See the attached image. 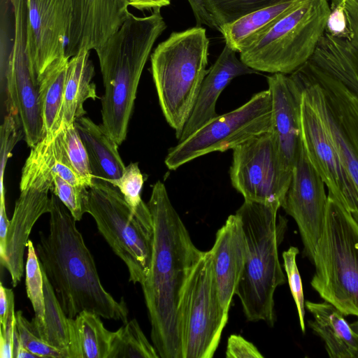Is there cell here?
<instances>
[{
    "label": "cell",
    "mask_w": 358,
    "mask_h": 358,
    "mask_svg": "<svg viewBox=\"0 0 358 358\" xmlns=\"http://www.w3.org/2000/svg\"><path fill=\"white\" fill-rule=\"evenodd\" d=\"M69 358H108L113 332L108 330L100 316L83 310L68 317Z\"/></svg>",
    "instance_id": "27"
},
{
    "label": "cell",
    "mask_w": 358,
    "mask_h": 358,
    "mask_svg": "<svg viewBox=\"0 0 358 358\" xmlns=\"http://www.w3.org/2000/svg\"><path fill=\"white\" fill-rule=\"evenodd\" d=\"M56 176L73 185L87 187L70 162L64 144L62 125L56 133L45 134L31 148L22 169L20 191L29 187L52 190Z\"/></svg>",
    "instance_id": "22"
},
{
    "label": "cell",
    "mask_w": 358,
    "mask_h": 358,
    "mask_svg": "<svg viewBox=\"0 0 358 358\" xmlns=\"http://www.w3.org/2000/svg\"><path fill=\"white\" fill-rule=\"evenodd\" d=\"M226 357L228 358H263L257 347L241 335L232 334L227 341Z\"/></svg>",
    "instance_id": "40"
},
{
    "label": "cell",
    "mask_w": 358,
    "mask_h": 358,
    "mask_svg": "<svg viewBox=\"0 0 358 358\" xmlns=\"http://www.w3.org/2000/svg\"><path fill=\"white\" fill-rule=\"evenodd\" d=\"M193 14L194 15L196 26H201L205 24L211 29H215L220 31V28L217 24L214 22L211 16L206 10L203 0H187Z\"/></svg>",
    "instance_id": "43"
},
{
    "label": "cell",
    "mask_w": 358,
    "mask_h": 358,
    "mask_svg": "<svg viewBox=\"0 0 358 358\" xmlns=\"http://www.w3.org/2000/svg\"><path fill=\"white\" fill-rule=\"evenodd\" d=\"M280 207L245 201L236 210L247 242L244 269L235 295L241 301L246 319L275 322L274 293L286 282L278 257V246L287 227L285 217L279 216Z\"/></svg>",
    "instance_id": "4"
},
{
    "label": "cell",
    "mask_w": 358,
    "mask_h": 358,
    "mask_svg": "<svg viewBox=\"0 0 358 358\" xmlns=\"http://www.w3.org/2000/svg\"><path fill=\"white\" fill-rule=\"evenodd\" d=\"M52 191L69 210L76 221H80L83 215L86 213L87 188L73 185L59 176H56L54 178Z\"/></svg>",
    "instance_id": "38"
},
{
    "label": "cell",
    "mask_w": 358,
    "mask_h": 358,
    "mask_svg": "<svg viewBox=\"0 0 358 358\" xmlns=\"http://www.w3.org/2000/svg\"><path fill=\"white\" fill-rule=\"evenodd\" d=\"M85 212L92 215L100 234L125 264L129 281L141 285L148 274L152 254L153 222L148 206L135 213L116 187L94 178L87 192Z\"/></svg>",
    "instance_id": "7"
},
{
    "label": "cell",
    "mask_w": 358,
    "mask_h": 358,
    "mask_svg": "<svg viewBox=\"0 0 358 358\" xmlns=\"http://www.w3.org/2000/svg\"><path fill=\"white\" fill-rule=\"evenodd\" d=\"M301 0H287L249 13L220 28L225 45L236 52L255 41Z\"/></svg>",
    "instance_id": "28"
},
{
    "label": "cell",
    "mask_w": 358,
    "mask_h": 358,
    "mask_svg": "<svg viewBox=\"0 0 358 358\" xmlns=\"http://www.w3.org/2000/svg\"><path fill=\"white\" fill-rule=\"evenodd\" d=\"M64 141L70 162L85 185L89 188L94 180L86 148L74 123H62Z\"/></svg>",
    "instance_id": "34"
},
{
    "label": "cell",
    "mask_w": 358,
    "mask_h": 358,
    "mask_svg": "<svg viewBox=\"0 0 358 358\" xmlns=\"http://www.w3.org/2000/svg\"><path fill=\"white\" fill-rule=\"evenodd\" d=\"M324 185L302 144L281 207L295 221L303 245V254L311 262L324 225L327 203Z\"/></svg>",
    "instance_id": "15"
},
{
    "label": "cell",
    "mask_w": 358,
    "mask_h": 358,
    "mask_svg": "<svg viewBox=\"0 0 358 358\" xmlns=\"http://www.w3.org/2000/svg\"><path fill=\"white\" fill-rule=\"evenodd\" d=\"M69 58L53 63L38 82V96L44 136L56 133L62 127L59 115L63 103Z\"/></svg>",
    "instance_id": "29"
},
{
    "label": "cell",
    "mask_w": 358,
    "mask_h": 358,
    "mask_svg": "<svg viewBox=\"0 0 358 358\" xmlns=\"http://www.w3.org/2000/svg\"><path fill=\"white\" fill-rule=\"evenodd\" d=\"M287 0H203L204 8L220 28L259 9Z\"/></svg>",
    "instance_id": "33"
},
{
    "label": "cell",
    "mask_w": 358,
    "mask_h": 358,
    "mask_svg": "<svg viewBox=\"0 0 358 358\" xmlns=\"http://www.w3.org/2000/svg\"><path fill=\"white\" fill-rule=\"evenodd\" d=\"M299 253L298 248L291 246L282 252V256L290 292L296 306L301 329L304 333L306 306L301 278L296 264V257Z\"/></svg>",
    "instance_id": "37"
},
{
    "label": "cell",
    "mask_w": 358,
    "mask_h": 358,
    "mask_svg": "<svg viewBox=\"0 0 358 358\" xmlns=\"http://www.w3.org/2000/svg\"><path fill=\"white\" fill-rule=\"evenodd\" d=\"M74 124L86 148L94 178L109 182L118 179L125 166L118 152V144L102 125L87 117L78 118Z\"/></svg>",
    "instance_id": "25"
},
{
    "label": "cell",
    "mask_w": 358,
    "mask_h": 358,
    "mask_svg": "<svg viewBox=\"0 0 358 358\" xmlns=\"http://www.w3.org/2000/svg\"><path fill=\"white\" fill-rule=\"evenodd\" d=\"M66 1L71 10L66 45L69 59L83 50H98L131 14L127 0Z\"/></svg>",
    "instance_id": "18"
},
{
    "label": "cell",
    "mask_w": 358,
    "mask_h": 358,
    "mask_svg": "<svg viewBox=\"0 0 358 358\" xmlns=\"http://www.w3.org/2000/svg\"><path fill=\"white\" fill-rule=\"evenodd\" d=\"M24 138L20 117L8 113L4 115L0 127L1 141V169H0V193L1 200H5L3 176L8 159L16 143Z\"/></svg>",
    "instance_id": "35"
},
{
    "label": "cell",
    "mask_w": 358,
    "mask_h": 358,
    "mask_svg": "<svg viewBox=\"0 0 358 358\" xmlns=\"http://www.w3.org/2000/svg\"><path fill=\"white\" fill-rule=\"evenodd\" d=\"M147 204L153 222L152 254L148 274L141 285L151 340L160 358H182L180 303L203 251L193 243L162 182L153 185Z\"/></svg>",
    "instance_id": "1"
},
{
    "label": "cell",
    "mask_w": 358,
    "mask_h": 358,
    "mask_svg": "<svg viewBox=\"0 0 358 358\" xmlns=\"http://www.w3.org/2000/svg\"><path fill=\"white\" fill-rule=\"evenodd\" d=\"M166 28L159 10L144 17L131 13L96 50L104 87L101 125L118 145L127 137L143 68L155 42Z\"/></svg>",
    "instance_id": "3"
},
{
    "label": "cell",
    "mask_w": 358,
    "mask_h": 358,
    "mask_svg": "<svg viewBox=\"0 0 358 358\" xmlns=\"http://www.w3.org/2000/svg\"><path fill=\"white\" fill-rule=\"evenodd\" d=\"M290 76L310 96L358 196V94L307 63ZM353 220L358 225V211Z\"/></svg>",
    "instance_id": "10"
},
{
    "label": "cell",
    "mask_w": 358,
    "mask_h": 358,
    "mask_svg": "<svg viewBox=\"0 0 358 358\" xmlns=\"http://www.w3.org/2000/svg\"><path fill=\"white\" fill-rule=\"evenodd\" d=\"M50 198L48 233H39L35 249L64 312L75 318L87 310L126 323L129 310L124 298L117 301L103 287L76 220L55 194Z\"/></svg>",
    "instance_id": "2"
},
{
    "label": "cell",
    "mask_w": 358,
    "mask_h": 358,
    "mask_svg": "<svg viewBox=\"0 0 358 358\" xmlns=\"http://www.w3.org/2000/svg\"><path fill=\"white\" fill-rule=\"evenodd\" d=\"M94 68L90 59V51L83 50L72 57L66 71L63 103L59 122L72 124L86 112L83 104L88 99L97 97L96 85L92 81Z\"/></svg>",
    "instance_id": "26"
},
{
    "label": "cell",
    "mask_w": 358,
    "mask_h": 358,
    "mask_svg": "<svg viewBox=\"0 0 358 358\" xmlns=\"http://www.w3.org/2000/svg\"><path fill=\"white\" fill-rule=\"evenodd\" d=\"M208 48L206 29L196 26L172 32L150 56L159 105L178 140L208 73Z\"/></svg>",
    "instance_id": "5"
},
{
    "label": "cell",
    "mask_w": 358,
    "mask_h": 358,
    "mask_svg": "<svg viewBox=\"0 0 358 358\" xmlns=\"http://www.w3.org/2000/svg\"><path fill=\"white\" fill-rule=\"evenodd\" d=\"M143 182V176L138 163L135 162L125 166L122 176L110 183L120 190L127 203L136 213L145 204L141 196Z\"/></svg>",
    "instance_id": "39"
},
{
    "label": "cell",
    "mask_w": 358,
    "mask_h": 358,
    "mask_svg": "<svg viewBox=\"0 0 358 358\" xmlns=\"http://www.w3.org/2000/svg\"><path fill=\"white\" fill-rule=\"evenodd\" d=\"M42 272L45 312L43 326L38 335L45 343L61 351L65 358H69L68 317L62 308L45 272L43 270Z\"/></svg>",
    "instance_id": "30"
},
{
    "label": "cell",
    "mask_w": 358,
    "mask_h": 358,
    "mask_svg": "<svg viewBox=\"0 0 358 358\" xmlns=\"http://www.w3.org/2000/svg\"><path fill=\"white\" fill-rule=\"evenodd\" d=\"M129 6L140 10H160L170 4L171 0H127Z\"/></svg>",
    "instance_id": "44"
},
{
    "label": "cell",
    "mask_w": 358,
    "mask_h": 358,
    "mask_svg": "<svg viewBox=\"0 0 358 358\" xmlns=\"http://www.w3.org/2000/svg\"><path fill=\"white\" fill-rule=\"evenodd\" d=\"M13 358H39L29 351L21 342L16 330L15 331V343Z\"/></svg>",
    "instance_id": "46"
},
{
    "label": "cell",
    "mask_w": 358,
    "mask_h": 358,
    "mask_svg": "<svg viewBox=\"0 0 358 358\" xmlns=\"http://www.w3.org/2000/svg\"><path fill=\"white\" fill-rule=\"evenodd\" d=\"M27 52L38 84L46 70L66 56L71 10L66 0H27Z\"/></svg>",
    "instance_id": "17"
},
{
    "label": "cell",
    "mask_w": 358,
    "mask_h": 358,
    "mask_svg": "<svg viewBox=\"0 0 358 358\" xmlns=\"http://www.w3.org/2000/svg\"><path fill=\"white\" fill-rule=\"evenodd\" d=\"M14 309V306L10 309L6 328L0 329V358H13L15 331Z\"/></svg>",
    "instance_id": "41"
},
{
    "label": "cell",
    "mask_w": 358,
    "mask_h": 358,
    "mask_svg": "<svg viewBox=\"0 0 358 358\" xmlns=\"http://www.w3.org/2000/svg\"><path fill=\"white\" fill-rule=\"evenodd\" d=\"M27 248V255L25 264L26 292L35 313L31 322L34 329L38 334L43 326L45 312L43 275L35 247L31 240L28 241Z\"/></svg>",
    "instance_id": "32"
},
{
    "label": "cell",
    "mask_w": 358,
    "mask_h": 358,
    "mask_svg": "<svg viewBox=\"0 0 358 358\" xmlns=\"http://www.w3.org/2000/svg\"><path fill=\"white\" fill-rule=\"evenodd\" d=\"M333 1L339 6V14L306 62L358 94V0Z\"/></svg>",
    "instance_id": "16"
},
{
    "label": "cell",
    "mask_w": 358,
    "mask_h": 358,
    "mask_svg": "<svg viewBox=\"0 0 358 358\" xmlns=\"http://www.w3.org/2000/svg\"><path fill=\"white\" fill-rule=\"evenodd\" d=\"M10 220L7 216L6 200L0 201V251L3 250L8 233Z\"/></svg>",
    "instance_id": "45"
},
{
    "label": "cell",
    "mask_w": 358,
    "mask_h": 358,
    "mask_svg": "<svg viewBox=\"0 0 358 358\" xmlns=\"http://www.w3.org/2000/svg\"><path fill=\"white\" fill-rule=\"evenodd\" d=\"M271 99V131L281 155L293 169L302 147L301 114L303 88L290 75L267 77Z\"/></svg>",
    "instance_id": "19"
},
{
    "label": "cell",
    "mask_w": 358,
    "mask_h": 358,
    "mask_svg": "<svg viewBox=\"0 0 358 358\" xmlns=\"http://www.w3.org/2000/svg\"><path fill=\"white\" fill-rule=\"evenodd\" d=\"M313 317L309 326L324 341L331 358H358V320L349 324L342 312L328 301H305Z\"/></svg>",
    "instance_id": "24"
},
{
    "label": "cell",
    "mask_w": 358,
    "mask_h": 358,
    "mask_svg": "<svg viewBox=\"0 0 358 358\" xmlns=\"http://www.w3.org/2000/svg\"><path fill=\"white\" fill-rule=\"evenodd\" d=\"M9 1L13 7L14 38L1 82L2 100L6 114L20 117L24 139L32 148L43 138L44 132L38 84L27 52V0Z\"/></svg>",
    "instance_id": "13"
},
{
    "label": "cell",
    "mask_w": 358,
    "mask_h": 358,
    "mask_svg": "<svg viewBox=\"0 0 358 358\" xmlns=\"http://www.w3.org/2000/svg\"><path fill=\"white\" fill-rule=\"evenodd\" d=\"M14 294L11 289L0 284V329L6 327L10 308L14 306Z\"/></svg>",
    "instance_id": "42"
},
{
    "label": "cell",
    "mask_w": 358,
    "mask_h": 358,
    "mask_svg": "<svg viewBox=\"0 0 358 358\" xmlns=\"http://www.w3.org/2000/svg\"><path fill=\"white\" fill-rule=\"evenodd\" d=\"M154 347L132 319L113 332L108 358H159Z\"/></svg>",
    "instance_id": "31"
},
{
    "label": "cell",
    "mask_w": 358,
    "mask_h": 358,
    "mask_svg": "<svg viewBox=\"0 0 358 358\" xmlns=\"http://www.w3.org/2000/svg\"><path fill=\"white\" fill-rule=\"evenodd\" d=\"M256 72L237 58L236 51L225 45L215 63L208 69L178 142L184 141L218 115L215 110L217 101L234 78Z\"/></svg>",
    "instance_id": "23"
},
{
    "label": "cell",
    "mask_w": 358,
    "mask_h": 358,
    "mask_svg": "<svg viewBox=\"0 0 358 358\" xmlns=\"http://www.w3.org/2000/svg\"><path fill=\"white\" fill-rule=\"evenodd\" d=\"M228 315L219 298L211 251H205L188 278L180 303L182 358L213 357Z\"/></svg>",
    "instance_id": "9"
},
{
    "label": "cell",
    "mask_w": 358,
    "mask_h": 358,
    "mask_svg": "<svg viewBox=\"0 0 358 358\" xmlns=\"http://www.w3.org/2000/svg\"><path fill=\"white\" fill-rule=\"evenodd\" d=\"M329 14V0H301L243 49L240 59L257 71L292 73L313 55Z\"/></svg>",
    "instance_id": "8"
},
{
    "label": "cell",
    "mask_w": 358,
    "mask_h": 358,
    "mask_svg": "<svg viewBox=\"0 0 358 358\" xmlns=\"http://www.w3.org/2000/svg\"><path fill=\"white\" fill-rule=\"evenodd\" d=\"M312 262V287L345 316L358 317V225L331 192Z\"/></svg>",
    "instance_id": "6"
},
{
    "label": "cell",
    "mask_w": 358,
    "mask_h": 358,
    "mask_svg": "<svg viewBox=\"0 0 358 358\" xmlns=\"http://www.w3.org/2000/svg\"><path fill=\"white\" fill-rule=\"evenodd\" d=\"M301 127L302 144L311 164L322 178L328 192L338 199L353 218L358 211L357 191L322 117L303 88Z\"/></svg>",
    "instance_id": "14"
},
{
    "label": "cell",
    "mask_w": 358,
    "mask_h": 358,
    "mask_svg": "<svg viewBox=\"0 0 358 358\" xmlns=\"http://www.w3.org/2000/svg\"><path fill=\"white\" fill-rule=\"evenodd\" d=\"M271 129V99L268 90L227 113L217 115L186 139L171 148L165 158L176 170L197 157L213 152L234 149L248 139Z\"/></svg>",
    "instance_id": "11"
},
{
    "label": "cell",
    "mask_w": 358,
    "mask_h": 358,
    "mask_svg": "<svg viewBox=\"0 0 358 358\" xmlns=\"http://www.w3.org/2000/svg\"><path fill=\"white\" fill-rule=\"evenodd\" d=\"M15 330L22 343L39 358H65L59 350L45 343L35 331L21 310L15 312Z\"/></svg>",
    "instance_id": "36"
},
{
    "label": "cell",
    "mask_w": 358,
    "mask_h": 358,
    "mask_svg": "<svg viewBox=\"0 0 358 358\" xmlns=\"http://www.w3.org/2000/svg\"><path fill=\"white\" fill-rule=\"evenodd\" d=\"M219 298L229 312L247 258V242L240 217L230 215L215 236L210 249Z\"/></svg>",
    "instance_id": "21"
},
{
    "label": "cell",
    "mask_w": 358,
    "mask_h": 358,
    "mask_svg": "<svg viewBox=\"0 0 358 358\" xmlns=\"http://www.w3.org/2000/svg\"><path fill=\"white\" fill-rule=\"evenodd\" d=\"M50 189L29 187L20 191L3 250L0 251V263L8 271L15 287L24 273V252L33 227L39 217L51 209Z\"/></svg>",
    "instance_id": "20"
},
{
    "label": "cell",
    "mask_w": 358,
    "mask_h": 358,
    "mask_svg": "<svg viewBox=\"0 0 358 358\" xmlns=\"http://www.w3.org/2000/svg\"><path fill=\"white\" fill-rule=\"evenodd\" d=\"M229 175L231 185L245 201L280 208L292 169L284 161L270 130L233 149Z\"/></svg>",
    "instance_id": "12"
}]
</instances>
